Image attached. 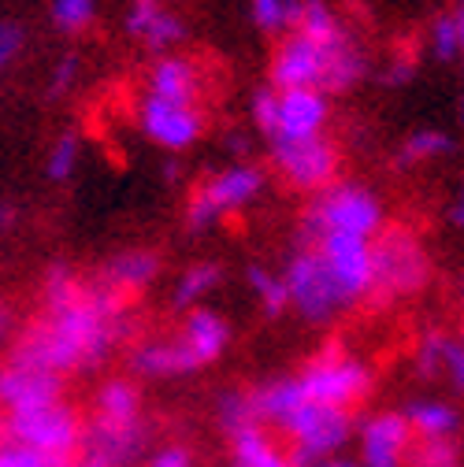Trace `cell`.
Here are the masks:
<instances>
[{
	"instance_id": "13",
	"label": "cell",
	"mask_w": 464,
	"mask_h": 467,
	"mask_svg": "<svg viewBox=\"0 0 464 467\" xmlns=\"http://www.w3.org/2000/svg\"><path fill=\"white\" fill-rule=\"evenodd\" d=\"M353 449L361 467H409L417 434L401 416V408H375L368 416H357Z\"/></svg>"
},
{
	"instance_id": "34",
	"label": "cell",
	"mask_w": 464,
	"mask_h": 467,
	"mask_svg": "<svg viewBox=\"0 0 464 467\" xmlns=\"http://www.w3.org/2000/svg\"><path fill=\"white\" fill-rule=\"evenodd\" d=\"M249 119L253 127L271 141L275 130H279V89L275 86H260L253 97H249Z\"/></svg>"
},
{
	"instance_id": "41",
	"label": "cell",
	"mask_w": 464,
	"mask_h": 467,
	"mask_svg": "<svg viewBox=\"0 0 464 467\" xmlns=\"http://www.w3.org/2000/svg\"><path fill=\"white\" fill-rule=\"evenodd\" d=\"M413 78H417V64H413V60H394V64L386 67V75H383V86L401 89V86H409Z\"/></svg>"
},
{
	"instance_id": "15",
	"label": "cell",
	"mask_w": 464,
	"mask_h": 467,
	"mask_svg": "<svg viewBox=\"0 0 464 467\" xmlns=\"http://www.w3.org/2000/svg\"><path fill=\"white\" fill-rule=\"evenodd\" d=\"M82 452L100 460L104 467H142L153 452V431L145 420L138 423H111V420H86Z\"/></svg>"
},
{
	"instance_id": "42",
	"label": "cell",
	"mask_w": 464,
	"mask_h": 467,
	"mask_svg": "<svg viewBox=\"0 0 464 467\" xmlns=\"http://www.w3.org/2000/svg\"><path fill=\"white\" fill-rule=\"evenodd\" d=\"M19 334H16V308L0 297V353L5 348H12V341H16Z\"/></svg>"
},
{
	"instance_id": "24",
	"label": "cell",
	"mask_w": 464,
	"mask_h": 467,
	"mask_svg": "<svg viewBox=\"0 0 464 467\" xmlns=\"http://www.w3.org/2000/svg\"><path fill=\"white\" fill-rule=\"evenodd\" d=\"M97 420L111 423H138L145 420V397L131 375H111L93 389V412Z\"/></svg>"
},
{
	"instance_id": "46",
	"label": "cell",
	"mask_w": 464,
	"mask_h": 467,
	"mask_svg": "<svg viewBox=\"0 0 464 467\" xmlns=\"http://www.w3.org/2000/svg\"><path fill=\"white\" fill-rule=\"evenodd\" d=\"M163 179H167L171 186H179V179H183V171H179V163H175V160H167V163H163Z\"/></svg>"
},
{
	"instance_id": "33",
	"label": "cell",
	"mask_w": 464,
	"mask_h": 467,
	"mask_svg": "<svg viewBox=\"0 0 464 467\" xmlns=\"http://www.w3.org/2000/svg\"><path fill=\"white\" fill-rule=\"evenodd\" d=\"M48 19L60 34H82L97 19V0H52Z\"/></svg>"
},
{
	"instance_id": "44",
	"label": "cell",
	"mask_w": 464,
	"mask_h": 467,
	"mask_svg": "<svg viewBox=\"0 0 464 467\" xmlns=\"http://www.w3.org/2000/svg\"><path fill=\"white\" fill-rule=\"evenodd\" d=\"M449 223L464 230V186H460V193H457V201L449 204Z\"/></svg>"
},
{
	"instance_id": "27",
	"label": "cell",
	"mask_w": 464,
	"mask_h": 467,
	"mask_svg": "<svg viewBox=\"0 0 464 467\" xmlns=\"http://www.w3.org/2000/svg\"><path fill=\"white\" fill-rule=\"evenodd\" d=\"M294 34H305L316 45H338V41L350 37L342 16L327 5V0H301V19H298Z\"/></svg>"
},
{
	"instance_id": "35",
	"label": "cell",
	"mask_w": 464,
	"mask_h": 467,
	"mask_svg": "<svg viewBox=\"0 0 464 467\" xmlns=\"http://www.w3.org/2000/svg\"><path fill=\"white\" fill-rule=\"evenodd\" d=\"M427 45L438 64H449L460 56V34H457V16H438L427 30Z\"/></svg>"
},
{
	"instance_id": "12",
	"label": "cell",
	"mask_w": 464,
	"mask_h": 467,
	"mask_svg": "<svg viewBox=\"0 0 464 467\" xmlns=\"http://www.w3.org/2000/svg\"><path fill=\"white\" fill-rule=\"evenodd\" d=\"M268 156H271V167L286 179V186L294 190L320 193L338 182L342 156L327 134L309 141H268Z\"/></svg>"
},
{
	"instance_id": "21",
	"label": "cell",
	"mask_w": 464,
	"mask_h": 467,
	"mask_svg": "<svg viewBox=\"0 0 464 467\" xmlns=\"http://www.w3.org/2000/svg\"><path fill=\"white\" fill-rule=\"evenodd\" d=\"M401 416L409 420L417 441H457L460 431H464L460 408L453 400H446V397H435V393L413 397L409 404L401 408Z\"/></svg>"
},
{
	"instance_id": "28",
	"label": "cell",
	"mask_w": 464,
	"mask_h": 467,
	"mask_svg": "<svg viewBox=\"0 0 464 467\" xmlns=\"http://www.w3.org/2000/svg\"><path fill=\"white\" fill-rule=\"evenodd\" d=\"M246 285L253 289V297H257L264 319H279V316L290 312V294H286L282 271H271L264 264H249L246 267Z\"/></svg>"
},
{
	"instance_id": "17",
	"label": "cell",
	"mask_w": 464,
	"mask_h": 467,
	"mask_svg": "<svg viewBox=\"0 0 464 467\" xmlns=\"http://www.w3.org/2000/svg\"><path fill=\"white\" fill-rule=\"evenodd\" d=\"M327 123H331V97L323 89H286L279 93V130L271 141L323 138Z\"/></svg>"
},
{
	"instance_id": "20",
	"label": "cell",
	"mask_w": 464,
	"mask_h": 467,
	"mask_svg": "<svg viewBox=\"0 0 464 467\" xmlns=\"http://www.w3.org/2000/svg\"><path fill=\"white\" fill-rule=\"evenodd\" d=\"M417 375L424 382H446L453 393H464V337L449 330H427L413 353Z\"/></svg>"
},
{
	"instance_id": "30",
	"label": "cell",
	"mask_w": 464,
	"mask_h": 467,
	"mask_svg": "<svg viewBox=\"0 0 464 467\" xmlns=\"http://www.w3.org/2000/svg\"><path fill=\"white\" fill-rule=\"evenodd\" d=\"M453 152V138L438 127H420L405 138L401 152H397V163L401 167H417V163H427V160H442Z\"/></svg>"
},
{
	"instance_id": "16",
	"label": "cell",
	"mask_w": 464,
	"mask_h": 467,
	"mask_svg": "<svg viewBox=\"0 0 464 467\" xmlns=\"http://www.w3.org/2000/svg\"><path fill=\"white\" fill-rule=\"evenodd\" d=\"M64 382L68 379H60L56 371L5 357V364H0V408H5V416H19V412H34V408H45L56 400H68Z\"/></svg>"
},
{
	"instance_id": "43",
	"label": "cell",
	"mask_w": 464,
	"mask_h": 467,
	"mask_svg": "<svg viewBox=\"0 0 464 467\" xmlns=\"http://www.w3.org/2000/svg\"><path fill=\"white\" fill-rule=\"evenodd\" d=\"M309 467H361V463H357V456L342 452V456H327V460H316V463H309Z\"/></svg>"
},
{
	"instance_id": "48",
	"label": "cell",
	"mask_w": 464,
	"mask_h": 467,
	"mask_svg": "<svg viewBox=\"0 0 464 467\" xmlns=\"http://www.w3.org/2000/svg\"><path fill=\"white\" fill-rule=\"evenodd\" d=\"M453 16H457V34H460V56H464V5H460Z\"/></svg>"
},
{
	"instance_id": "45",
	"label": "cell",
	"mask_w": 464,
	"mask_h": 467,
	"mask_svg": "<svg viewBox=\"0 0 464 467\" xmlns=\"http://www.w3.org/2000/svg\"><path fill=\"white\" fill-rule=\"evenodd\" d=\"M227 149L235 156H242V152H249V138L246 134H227Z\"/></svg>"
},
{
	"instance_id": "4",
	"label": "cell",
	"mask_w": 464,
	"mask_h": 467,
	"mask_svg": "<svg viewBox=\"0 0 464 467\" xmlns=\"http://www.w3.org/2000/svg\"><path fill=\"white\" fill-rule=\"evenodd\" d=\"M372 260H375L372 297L379 305L417 297L431 282V256L409 226H386L372 242Z\"/></svg>"
},
{
	"instance_id": "11",
	"label": "cell",
	"mask_w": 464,
	"mask_h": 467,
	"mask_svg": "<svg viewBox=\"0 0 464 467\" xmlns=\"http://www.w3.org/2000/svg\"><path fill=\"white\" fill-rule=\"evenodd\" d=\"M338 45H316L305 34L279 37V45L271 52V67H268V86H275L279 93H286V89H327Z\"/></svg>"
},
{
	"instance_id": "36",
	"label": "cell",
	"mask_w": 464,
	"mask_h": 467,
	"mask_svg": "<svg viewBox=\"0 0 464 467\" xmlns=\"http://www.w3.org/2000/svg\"><path fill=\"white\" fill-rule=\"evenodd\" d=\"M409 467H464L457 441H417Z\"/></svg>"
},
{
	"instance_id": "39",
	"label": "cell",
	"mask_w": 464,
	"mask_h": 467,
	"mask_svg": "<svg viewBox=\"0 0 464 467\" xmlns=\"http://www.w3.org/2000/svg\"><path fill=\"white\" fill-rule=\"evenodd\" d=\"M26 48V30L12 19H0V75H5Z\"/></svg>"
},
{
	"instance_id": "10",
	"label": "cell",
	"mask_w": 464,
	"mask_h": 467,
	"mask_svg": "<svg viewBox=\"0 0 464 467\" xmlns=\"http://www.w3.org/2000/svg\"><path fill=\"white\" fill-rule=\"evenodd\" d=\"M312 245L334 282V294L342 308L350 312L361 301L372 297V282H375V260H372V242L368 238H350V234H323L316 242H298Z\"/></svg>"
},
{
	"instance_id": "1",
	"label": "cell",
	"mask_w": 464,
	"mask_h": 467,
	"mask_svg": "<svg viewBox=\"0 0 464 467\" xmlns=\"http://www.w3.org/2000/svg\"><path fill=\"white\" fill-rule=\"evenodd\" d=\"M131 337V301L120 294H108L97 282H86V289L56 308H41L37 319L19 330L8 357L37 364L45 371L68 375H90Z\"/></svg>"
},
{
	"instance_id": "6",
	"label": "cell",
	"mask_w": 464,
	"mask_h": 467,
	"mask_svg": "<svg viewBox=\"0 0 464 467\" xmlns=\"http://www.w3.org/2000/svg\"><path fill=\"white\" fill-rule=\"evenodd\" d=\"M298 382L312 404L357 412L375 386V371L368 368V360H361L353 353H342L338 345H331L298 371Z\"/></svg>"
},
{
	"instance_id": "49",
	"label": "cell",
	"mask_w": 464,
	"mask_h": 467,
	"mask_svg": "<svg viewBox=\"0 0 464 467\" xmlns=\"http://www.w3.org/2000/svg\"><path fill=\"white\" fill-rule=\"evenodd\" d=\"M8 223H12V212H8L5 204H0V234H5V230H8Z\"/></svg>"
},
{
	"instance_id": "22",
	"label": "cell",
	"mask_w": 464,
	"mask_h": 467,
	"mask_svg": "<svg viewBox=\"0 0 464 467\" xmlns=\"http://www.w3.org/2000/svg\"><path fill=\"white\" fill-rule=\"evenodd\" d=\"M201 67L186 56H156V64L149 67L145 78V93L163 97V100H175V104H201Z\"/></svg>"
},
{
	"instance_id": "29",
	"label": "cell",
	"mask_w": 464,
	"mask_h": 467,
	"mask_svg": "<svg viewBox=\"0 0 464 467\" xmlns=\"http://www.w3.org/2000/svg\"><path fill=\"white\" fill-rule=\"evenodd\" d=\"M249 19L268 37H286L298 30L301 19V0H249Z\"/></svg>"
},
{
	"instance_id": "8",
	"label": "cell",
	"mask_w": 464,
	"mask_h": 467,
	"mask_svg": "<svg viewBox=\"0 0 464 467\" xmlns=\"http://www.w3.org/2000/svg\"><path fill=\"white\" fill-rule=\"evenodd\" d=\"M264 186H268V171L257 163H230V167L208 174L186 201V226L194 234L212 230L223 215L249 208L264 193Z\"/></svg>"
},
{
	"instance_id": "23",
	"label": "cell",
	"mask_w": 464,
	"mask_h": 467,
	"mask_svg": "<svg viewBox=\"0 0 464 467\" xmlns=\"http://www.w3.org/2000/svg\"><path fill=\"white\" fill-rule=\"evenodd\" d=\"M227 467H298V463L264 423H257L235 438H227Z\"/></svg>"
},
{
	"instance_id": "7",
	"label": "cell",
	"mask_w": 464,
	"mask_h": 467,
	"mask_svg": "<svg viewBox=\"0 0 464 467\" xmlns=\"http://www.w3.org/2000/svg\"><path fill=\"white\" fill-rule=\"evenodd\" d=\"M82 434H86V420L71 400H56L45 408H34V412H19L8 416V434L12 441L71 467L82 452Z\"/></svg>"
},
{
	"instance_id": "37",
	"label": "cell",
	"mask_w": 464,
	"mask_h": 467,
	"mask_svg": "<svg viewBox=\"0 0 464 467\" xmlns=\"http://www.w3.org/2000/svg\"><path fill=\"white\" fill-rule=\"evenodd\" d=\"M142 467H197V452L186 441H160L153 445Z\"/></svg>"
},
{
	"instance_id": "2",
	"label": "cell",
	"mask_w": 464,
	"mask_h": 467,
	"mask_svg": "<svg viewBox=\"0 0 464 467\" xmlns=\"http://www.w3.org/2000/svg\"><path fill=\"white\" fill-rule=\"evenodd\" d=\"M235 327L216 308H194L183 316L179 330L171 337H142L127 348V371L131 379L160 382V379H186L201 375L227 357Z\"/></svg>"
},
{
	"instance_id": "3",
	"label": "cell",
	"mask_w": 464,
	"mask_h": 467,
	"mask_svg": "<svg viewBox=\"0 0 464 467\" xmlns=\"http://www.w3.org/2000/svg\"><path fill=\"white\" fill-rule=\"evenodd\" d=\"M386 230L383 197L361 182H334L309 197L298 226V242H316L323 234H350L375 242Z\"/></svg>"
},
{
	"instance_id": "14",
	"label": "cell",
	"mask_w": 464,
	"mask_h": 467,
	"mask_svg": "<svg viewBox=\"0 0 464 467\" xmlns=\"http://www.w3.org/2000/svg\"><path fill=\"white\" fill-rule=\"evenodd\" d=\"M208 127V115L201 104H175L145 93L138 100V130L163 152H186L190 145L201 141Z\"/></svg>"
},
{
	"instance_id": "5",
	"label": "cell",
	"mask_w": 464,
	"mask_h": 467,
	"mask_svg": "<svg viewBox=\"0 0 464 467\" xmlns=\"http://www.w3.org/2000/svg\"><path fill=\"white\" fill-rule=\"evenodd\" d=\"M298 467H309L316 460L327 456H342L345 449H353L357 438V416L342 412V408H327V404H312L301 400L294 412L286 416V423L275 431Z\"/></svg>"
},
{
	"instance_id": "19",
	"label": "cell",
	"mask_w": 464,
	"mask_h": 467,
	"mask_svg": "<svg viewBox=\"0 0 464 467\" xmlns=\"http://www.w3.org/2000/svg\"><path fill=\"white\" fill-rule=\"evenodd\" d=\"M160 253L153 249H123V253H115L108 256L100 267H97V285L108 289V294H120V297H134V294H145V289L160 278Z\"/></svg>"
},
{
	"instance_id": "18",
	"label": "cell",
	"mask_w": 464,
	"mask_h": 467,
	"mask_svg": "<svg viewBox=\"0 0 464 467\" xmlns=\"http://www.w3.org/2000/svg\"><path fill=\"white\" fill-rule=\"evenodd\" d=\"M123 26L153 56H171V48L186 41V23L171 8H163L160 0H131Z\"/></svg>"
},
{
	"instance_id": "51",
	"label": "cell",
	"mask_w": 464,
	"mask_h": 467,
	"mask_svg": "<svg viewBox=\"0 0 464 467\" xmlns=\"http://www.w3.org/2000/svg\"><path fill=\"white\" fill-rule=\"evenodd\" d=\"M460 119H464V104H460Z\"/></svg>"
},
{
	"instance_id": "25",
	"label": "cell",
	"mask_w": 464,
	"mask_h": 467,
	"mask_svg": "<svg viewBox=\"0 0 464 467\" xmlns=\"http://www.w3.org/2000/svg\"><path fill=\"white\" fill-rule=\"evenodd\" d=\"M223 278H227V271H223L219 264H212V260L190 264V267L175 278V285H171V312H183V316H186V312L201 308V301L216 294V289L223 285Z\"/></svg>"
},
{
	"instance_id": "50",
	"label": "cell",
	"mask_w": 464,
	"mask_h": 467,
	"mask_svg": "<svg viewBox=\"0 0 464 467\" xmlns=\"http://www.w3.org/2000/svg\"><path fill=\"white\" fill-rule=\"evenodd\" d=\"M5 434H8V416H5V408H0V441H5Z\"/></svg>"
},
{
	"instance_id": "47",
	"label": "cell",
	"mask_w": 464,
	"mask_h": 467,
	"mask_svg": "<svg viewBox=\"0 0 464 467\" xmlns=\"http://www.w3.org/2000/svg\"><path fill=\"white\" fill-rule=\"evenodd\" d=\"M71 467H104V463H100V460H93V456H86V452H79V460H75Z\"/></svg>"
},
{
	"instance_id": "32",
	"label": "cell",
	"mask_w": 464,
	"mask_h": 467,
	"mask_svg": "<svg viewBox=\"0 0 464 467\" xmlns=\"http://www.w3.org/2000/svg\"><path fill=\"white\" fill-rule=\"evenodd\" d=\"M86 289V282L68 267V264H52L41 275V308H56V305H68L75 301Z\"/></svg>"
},
{
	"instance_id": "31",
	"label": "cell",
	"mask_w": 464,
	"mask_h": 467,
	"mask_svg": "<svg viewBox=\"0 0 464 467\" xmlns=\"http://www.w3.org/2000/svg\"><path fill=\"white\" fill-rule=\"evenodd\" d=\"M82 163V134L79 130H64L60 138L52 141L48 156H45V174H48V182H71L75 179V171Z\"/></svg>"
},
{
	"instance_id": "9",
	"label": "cell",
	"mask_w": 464,
	"mask_h": 467,
	"mask_svg": "<svg viewBox=\"0 0 464 467\" xmlns=\"http://www.w3.org/2000/svg\"><path fill=\"white\" fill-rule=\"evenodd\" d=\"M282 282L290 294V308L309 327H327L345 312L334 294V282L312 245H294V253L282 264Z\"/></svg>"
},
{
	"instance_id": "38",
	"label": "cell",
	"mask_w": 464,
	"mask_h": 467,
	"mask_svg": "<svg viewBox=\"0 0 464 467\" xmlns=\"http://www.w3.org/2000/svg\"><path fill=\"white\" fill-rule=\"evenodd\" d=\"M79 71H82V60H79L75 52H64L60 60L52 64V71H48V97L71 93V86L79 82Z\"/></svg>"
},
{
	"instance_id": "26",
	"label": "cell",
	"mask_w": 464,
	"mask_h": 467,
	"mask_svg": "<svg viewBox=\"0 0 464 467\" xmlns=\"http://www.w3.org/2000/svg\"><path fill=\"white\" fill-rule=\"evenodd\" d=\"M212 416H216V427H219L223 441L260 423L257 412H253V400H249V386H227V389H219V397L212 404Z\"/></svg>"
},
{
	"instance_id": "40",
	"label": "cell",
	"mask_w": 464,
	"mask_h": 467,
	"mask_svg": "<svg viewBox=\"0 0 464 467\" xmlns=\"http://www.w3.org/2000/svg\"><path fill=\"white\" fill-rule=\"evenodd\" d=\"M0 467H64V463H56V460H48V456L5 438L0 441Z\"/></svg>"
}]
</instances>
